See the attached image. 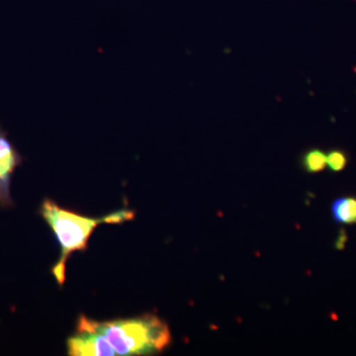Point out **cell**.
I'll return each mask as SVG.
<instances>
[{
    "mask_svg": "<svg viewBox=\"0 0 356 356\" xmlns=\"http://www.w3.org/2000/svg\"><path fill=\"white\" fill-rule=\"evenodd\" d=\"M348 163V156L343 152L334 149L327 156V165L334 172H341Z\"/></svg>",
    "mask_w": 356,
    "mask_h": 356,
    "instance_id": "cell-7",
    "label": "cell"
},
{
    "mask_svg": "<svg viewBox=\"0 0 356 356\" xmlns=\"http://www.w3.org/2000/svg\"><path fill=\"white\" fill-rule=\"evenodd\" d=\"M22 159L6 137V134L0 130V201L7 204L10 202L11 177L16 168L20 165Z\"/></svg>",
    "mask_w": 356,
    "mask_h": 356,
    "instance_id": "cell-4",
    "label": "cell"
},
{
    "mask_svg": "<svg viewBox=\"0 0 356 356\" xmlns=\"http://www.w3.org/2000/svg\"><path fill=\"white\" fill-rule=\"evenodd\" d=\"M332 217L341 224H356V198L341 197L334 201Z\"/></svg>",
    "mask_w": 356,
    "mask_h": 356,
    "instance_id": "cell-5",
    "label": "cell"
},
{
    "mask_svg": "<svg viewBox=\"0 0 356 356\" xmlns=\"http://www.w3.org/2000/svg\"><path fill=\"white\" fill-rule=\"evenodd\" d=\"M67 353L72 356L116 355L104 336L92 329L83 315L77 322L76 334L67 341Z\"/></svg>",
    "mask_w": 356,
    "mask_h": 356,
    "instance_id": "cell-3",
    "label": "cell"
},
{
    "mask_svg": "<svg viewBox=\"0 0 356 356\" xmlns=\"http://www.w3.org/2000/svg\"><path fill=\"white\" fill-rule=\"evenodd\" d=\"M60 245V255L53 268V274L62 286L65 280V264L72 252L88 248L89 238L100 224H119L134 219L135 213L120 210L106 216L91 218L60 207L54 201L44 200L40 209Z\"/></svg>",
    "mask_w": 356,
    "mask_h": 356,
    "instance_id": "cell-1",
    "label": "cell"
},
{
    "mask_svg": "<svg viewBox=\"0 0 356 356\" xmlns=\"http://www.w3.org/2000/svg\"><path fill=\"white\" fill-rule=\"evenodd\" d=\"M346 241H348V236H346V232L341 231L339 238H337L336 248L337 250H343Z\"/></svg>",
    "mask_w": 356,
    "mask_h": 356,
    "instance_id": "cell-8",
    "label": "cell"
},
{
    "mask_svg": "<svg viewBox=\"0 0 356 356\" xmlns=\"http://www.w3.org/2000/svg\"><path fill=\"white\" fill-rule=\"evenodd\" d=\"M303 166L310 173L322 172L327 166V154L321 149H311L304 156Z\"/></svg>",
    "mask_w": 356,
    "mask_h": 356,
    "instance_id": "cell-6",
    "label": "cell"
},
{
    "mask_svg": "<svg viewBox=\"0 0 356 356\" xmlns=\"http://www.w3.org/2000/svg\"><path fill=\"white\" fill-rule=\"evenodd\" d=\"M88 322L92 329L104 336L116 355L161 353L172 343L168 325L152 314L110 322H97L88 318Z\"/></svg>",
    "mask_w": 356,
    "mask_h": 356,
    "instance_id": "cell-2",
    "label": "cell"
}]
</instances>
